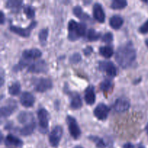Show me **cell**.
Listing matches in <instances>:
<instances>
[{
  "label": "cell",
  "instance_id": "1",
  "mask_svg": "<svg viewBox=\"0 0 148 148\" xmlns=\"http://www.w3.org/2000/svg\"><path fill=\"white\" fill-rule=\"evenodd\" d=\"M137 53L132 41L126 42L119 46L116 51L115 59L120 66L128 68L135 61Z\"/></svg>",
  "mask_w": 148,
  "mask_h": 148
},
{
  "label": "cell",
  "instance_id": "2",
  "mask_svg": "<svg viewBox=\"0 0 148 148\" xmlns=\"http://www.w3.org/2000/svg\"><path fill=\"white\" fill-rule=\"evenodd\" d=\"M87 26L83 23H77L74 20H71L68 23V39L71 41L77 40L86 33Z\"/></svg>",
  "mask_w": 148,
  "mask_h": 148
},
{
  "label": "cell",
  "instance_id": "3",
  "mask_svg": "<svg viewBox=\"0 0 148 148\" xmlns=\"http://www.w3.org/2000/svg\"><path fill=\"white\" fill-rule=\"evenodd\" d=\"M33 88L36 91L39 92H44L52 88V81L49 78H34L32 79Z\"/></svg>",
  "mask_w": 148,
  "mask_h": 148
},
{
  "label": "cell",
  "instance_id": "4",
  "mask_svg": "<svg viewBox=\"0 0 148 148\" xmlns=\"http://www.w3.org/2000/svg\"><path fill=\"white\" fill-rule=\"evenodd\" d=\"M38 119L39 122V131L43 134H46L49 128V112L45 108H40L38 111Z\"/></svg>",
  "mask_w": 148,
  "mask_h": 148
},
{
  "label": "cell",
  "instance_id": "5",
  "mask_svg": "<svg viewBox=\"0 0 148 148\" xmlns=\"http://www.w3.org/2000/svg\"><path fill=\"white\" fill-rule=\"evenodd\" d=\"M66 121L68 125V129H69V132L70 133L71 136L75 140L79 138L81 135V130L79 129L76 119L74 117H72V116L69 115L66 116Z\"/></svg>",
  "mask_w": 148,
  "mask_h": 148
},
{
  "label": "cell",
  "instance_id": "6",
  "mask_svg": "<svg viewBox=\"0 0 148 148\" xmlns=\"http://www.w3.org/2000/svg\"><path fill=\"white\" fill-rule=\"evenodd\" d=\"M62 135H63L62 127L61 126H56L49 134V139L51 145L53 147H57L62 139Z\"/></svg>",
  "mask_w": 148,
  "mask_h": 148
},
{
  "label": "cell",
  "instance_id": "7",
  "mask_svg": "<svg viewBox=\"0 0 148 148\" xmlns=\"http://www.w3.org/2000/svg\"><path fill=\"white\" fill-rule=\"evenodd\" d=\"M99 69L111 77H114L117 75V69L112 62L101 61L99 62Z\"/></svg>",
  "mask_w": 148,
  "mask_h": 148
},
{
  "label": "cell",
  "instance_id": "8",
  "mask_svg": "<svg viewBox=\"0 0 148 148\" xmlns=\"http://www.w3.org/2000/svg\"><path fill=\"white\" fill-rule=\"evenodd\" d=\"M36 25H37L36 21H32L31 23L30 24V25L27 26L25 28H23V27H17V26L14 25H11L10 27V31L13 32L14 33H16V34H17L18 36L26 38L30 36V33H31L32 30L36 27Z\"/></svg>",
  "mask_w": 148,
  "mask_h": 148
},
{
  "label": "cell",
  "instance_id": "9",
  "mask_svg": "<svg viewBox=\"0 0 148 148\" xmlns=\"http://www.w3.org/2000/svg\"><path fill=\"white\" fill-rule=\"evenodd\" d=\"M48 71V66L44 60H38L29 65L27 72L31 73H45Z\"/></svg>",
  "mask_w": 148,
  "mask_h": 148
},
{
  "label": "cell",
  "instance_id": "10",
  "mask_svg": "<svg viewBox=\"0 0 148 148\" xmlns=\"http://www.w3.org/2000/svg\"><path fill=\"white\" fill-rule=\"evenodd\" d=\"M17 108V103L14 100H9L7 103H6V105L1 106V109H0L1 116L2 118L9 117L11 114H12L15 111Z\"/></svg>",
  "mask_w": 148,
  "mask_h": 148
},
{
  "label": "cell",
  "instance_id": "11",
  "mask_svg": "<svg viewBox=\"0 0 148 148\" xmlns=\"http://www.w3.org/2000/svg\"><path fill=\"white\" fill-rule=\"evenodd\" d=\"M110 109L108 106H106L104 103H100L95 107L94 109V115L98 119L101 121L106 120L108 117V114H109Z\"/></svg>",
  "mask_w": 148,
  "mask_h": 148
},
{
  "label": "cell",
  "instance_id": "12",
  "mask_svg": "<svg viewBox=\"0 0 148 148\" xmlns=\"http://www.w3.org/2000/svg\"><path fill=\"white\" fill-rule=\"evenodd\" d=\"M130 107V103L127 98H119L114 104V108L117 112H124Z\"/></svg>",
  "mask_w": 148,
  "mask_h": 148
},
{
  "label": "cell",
  "instance_id": "13",
  "mask_svg": "<svg viewBox=\"0 0 148 148\" xmlns=\"http://www.w3.org/2000/svg\"><path fill=\"white\" fill-rule=\"evenodd\" d=\"M35 97L33 94L29 92H23L20 98V102L22 106L25 108H30L33 106L35 103Z\"/></svg>",
  "mask_w": 148,
  "mask_h": 148
},
{
  "label": "cell",
  "instance_id": "14",
  "mask_svg": "<svg viewBox=\"0 0 148 148\" xmlns=\"http://www.w3.org/2000/svg\"><path fill=\"white\" fill-rule=\"evenodd\" d=\"M93 17L99 23H103L106 20V14L103 9L102 5L100 3H95L93 5Z\"/></svg>",
  "mask_w": 148,
  "mask_h": 148
},
{
  "label": "cell",
  "instance_id": "15",
  "mask_svg": "<svg viewBox=\"0 0 148 148\" xmlns=\"http://www.w3.org/2000/svg\"><path fill=\"white\" fill-rule=\"evenodd\" d=\"M42 56L41 51L38 49H26L23 51L22 53L24 60H31V59H36Z\"/></svg>",
  "mask_w": 148,
  "mask_h": 148
},
{
  "label": "cell",
  "instance_id": "16",
  "mask_svg": "<svg viewBox=\"0 0 148 148\" xmlns=\"http://www.w3.org/2000/svg\"><path fill=\"white\" fill-rule=\"evenodd\" d=\"M69 96L70 97L71 108L73 109H79L82 106V101L79 93L77 92H71L69 93Z\"/></svg>",
  "mask_w": 148,
  "mask_h": 148
},
{
  "label": "cell",
  "instance_id": "17",
  "mask_svg": "<svg viewBox=\"0 0 148 148\" xmlns=\"http://www.w3.org/2000/svg\"><path fill=\"white\" fill-rule=\"evenodd\" d=\"M17 119L20 124H25V125H27V124H29L35 121V119L33 117V114L30 112H27V111L20 112L17 116Z\"/></svg>",
  "mask_w": 148,
  "mask_h": 148
},
{
  "label": "cell",
  "instance_id": "18",
  "mask_svg": "<svg viewBox=\"0 0 148 148\" xmlns=\"http://www.w3.org/2000/svg\"><path fill=\"white\" fill-rule=\"evenodd\" d=\"M84 98L88 105H92L95 101V88L93 86L90 85L89 87L86 88L85 91V95Z\"/></svg>",
  "mask_w": 148,
  "mask_h": 148
},
{
  "label": "cell",
  "instance_id": "19",
  "mask_svg": "<svg viewBox=\"0 0 148 148\" xmlns=\"http://www.w3.org/2000/svg\"><path fill=\"white\" fill-rule=\"evenodd\" d=\"M4 143L6 145L15 146V147H21L23 145V142L20 139L11 134H7L4 140Z\"/></svg>",
  "mask_w": 148,
  "mask_h": 148
},
{
  "label": "cell",
  "instance_id": "20",
  "mask_svg": "<svg viewBox=\"0 0 148 148\" xmlns=\"http://www.w3.org/2000/svg\"><path fill=\"white\" fill-rule=\"evenodd\" d=\"M123 23H124V19L119 14H114L109 20L110 26L115 30L119 29L123 25Z\"/></svg>",
  "mask_w": 148,
  "mask_h": 148
},
{
  "label": "cell",
  "instance_id": "21",
  "mask_svg": "<svg viewBox=\"0 0 148 148\" xmlns=\"http://www.w3.org/2000/svg\"><path fill=\"white\" fill-rule=\"evenodd\" d=\"M23 4V1H20V0H10L6 2L5 7L10 10L13 12H18Z\"/></svg>",
  "mask_w": 148,
  "mask_h": 148
},
{
  "label": "cell",
  "instance_id": "22",
  "mask_svg": "<svg viewBox=\"0 0 148 148\" xmlns=\"http://www.w3.org/2000/svg\"><path fill=\"white\" fill-rule=\"evenodd\" d=\"M73 13L75 16H77L80 20H85V21H89V20H90V17L89 14L84 12L83 10H82L80 6H75L73 8Z\"/></svg>",
  "mask_w": 148,
  "mask_h": 148
},
{
  "label": "cell",
  "instance_id": "23",
  "mask_svg": "<svg viewBox=\"0 0 148 148\" xmlns=\"http://www.w3.org/2000/svg\"><path fill=\"white\" fill-rule=\"evenodd\" d=\"M36 121L33 123H30V124H27V125H25L24 127L20 129L19 130V132L21 135L23 136H28L30 135L31 134H33V132H34L35 129H36Z\"/></svg>",
  "mask_w": 148,
  "mask_h": 148
},
{
  "label": "cell",
  "instance_id": "24",
  "mask_svg": "<svg viewBox=\"0 0 148 148\" xmlns=\"http://www.w3.org/2000/svg\"><path fill=\"white\" fill-rule=\"evenodd\" d=\"M99 52L101 55H102L103 57L106 58V59H109L114 54V49L111 46H101L99 49Z\"/></svg>",
  "mask_w": 148,
  "mask_h": 148
},
{
  "label": "cell",
  "instance_id": "25",
  "mask_svg": "<svg viewBox=\"0 0 148 148\" xmlns=\"http://www.w3.org/2000/svg\"><path fill=\"white\" fill-rule=\"evenodd\" d=\"M20 89H21V88H20V82L16 81V82H13V83H12L11 85L9 86V93H10V95L15 96V95H17L20 93Z\"/></svg>",
  "mask_w": 148,
  "mask_h": 148
},
{
  "label": "cell",
  "instance_id": "26",
  "mask_svg": "<svg viewBox=\"0 0 148 148\" xmlns=\"http://www.w3.org/2000/svg\"><path fill=\"white\" fill-rule=\"evenodd\" d=\"M127 6V1L125 0H114L111 2V7L113 10H121L125 8Z\"/></svg>",
  "mask_w": 148,
  "mask_h": 148
},
{
  "label": "cell",
  "instance_id": "27",
  "mask_svg": "<svg viewBox=\"0 0 148 148\" xmlns=\"http://www.w3.org/2000/svg\"><path fill=\"white\" fill-rule=\"evenodd\" d=\"M100 37H101V33L97 32L95 29L90 28L88 30V34H87V38L90 41H95V40H98Z\"/></svg>",
  "mask_w": 148,
  "mask_h": 148
},
{
  "label": "cell",
  "instance_id": "28",
  "mask_svg": "<svg viewBox=\"0 0 148 148\" xmlns=\"http://www.w3.org/2000/svg\"><path fill=\"white\" fill-rule=\"evenodd\" d=\"M88 139H89L90 140H91V141L93 142V143L95 144V145H96V147L98 148L106 147L105 143H104L103 140L101 138H100V137H96V136L91 135L88 137Z\"/></svg>",
  "mask_w": 148,
  "mask_h": 148
},
{
  "label": "cell",
  "instance_id": "29",
  "mask_svg": "<svg viewBox=\"0 0 148 148\" xmlns=\"http://www.w3.org/2000/svg\"><path fill=\"white\" fill-rule=\"evenodd\" d=\"M48 35H49V29L43 28L38 33V39L40 43L43 45H45L47 40Z\"/></svg>",
  "mask_w": 148,
  "mask_h": 148
},
{
  "label": "cell",
  "instance_id": "30",
  "mask_svg": "<svg viewBox=\"0 0 148 148\" xmlns=\"http://www.w3.org/2000/svg\"><path fill=\"white\" fill-rule=\"evenodd\" d=\"M24 12L26 14L27 17L28 19H31L33 17H34L36 12H35V10L31 5H26L24 7Z\"/></svg>",
  "mask_w": 148,
  "mask_h": 148
},
{
  "label": "cell",
  "instance_id": "31",
  "mask_svg": "<svg viewBox=\"0 0 148 148\" xmlns=\"http://www.w3.org/2000/svg\"><path fill=\"white\" fill-rule=\"evenodd\" d=\"M112 87V82L110 79H105L100 85V88L103 91H108Z\"/></svg>",
  "mask_w": 148,
  "mask_h": 148
},
{
  "label": "cell",
  "instance_id": "32",
  "mask_svg": "<svg viewBox=\"0 0 148 148\" xmlns=\"http://www.w3.org/2000/svg\"><path fill=\"white\" fill-rule=\"evenodd\" d=\"M114 39V36H113L112 33L111 32H108V33H105L102 38V41L105 42L106 43H110L113 41Z\"/></svg>",
  "mask_w": 148,
  "mask_h": 148
},
{
  "label": "cell",
  "instance_id": "33",
  "mask_svg": "<svg viewBox=\"0 0 148 148\" xmlns=\"http://www.w3.org/2000/svg\"><path fill=\"white\" fill-rule=\"evenodd\" d=\"M81 59H82V57H81V55L79 53H74L69 58L70 62L73 64L78 63V62H80Z\"/></svg>",
  "mask_w": 148,
  "mask_h": 148
},
{
  "label": "cell",
  "instance_id": "34",
  "mask_svg": "<svg viewBox=\"0 0 148 148\" xmlns=\"http://www.w3.org/2000/svg\"><path fill=\"white\" fill-rule=\"evenodd\" d=\"M139 31L143 34H146L148 33V20L140 26V28H139Z\"/></svg>",
  "mask_w": 148,
  "mask_h": 148
},
{
  "label": "cell",
  "instance_id": "35",
  "mask_svg": "<svg viewBox=\"0 0 148 148\" xmlns=\"http://www.w3.org/2000/svg\"><path fill=\"white\" fill-rule=\"evenodd\" d=\"M92 51H93V49H92L91 46H87L86 48H85V49H84L83 52H84V54L85 55V56H90V55L92 53Z\"/></svg>",
  "mask_w": 148,
  "mask_h": 148
},
{
  "label": "cell",
  "instance_id": "36",
  "mask_svg": "<svg viewBox=\"0 0 148 148\" xmlns=\"http://www.w3.org/2000/svg\"><path fill=\"white\" fill-rule=\"evenodd\" d=\"M0 23L3 25L4 23V14L2 11H0Z\"/></svg>",
  "mask_w": 148,
  "mask_h": 148
},
{
  "label": "cell",
  "instance_id": "37",
  "mask_svg": "<svg viewBox=\"0 0 148 148\" xmlns=\"http://www.w3.org/2000/svg\"><path fill=\"white\" fill-rule=\"evenodd\" d=\"M123 148H134V146L133 145L132 143H126V144L124 145Z\"/></svg>",
  "mask_w": 148,
  "mask_h": 148
},
{
  "label": "cell",
  "instance_id": "38",
  "mask_svg": "<svg viewBox=\"0 0 148 148\" xmlns=\"http://www.w3.org/2000/svg\"><path fill=\"white\" fill-rule=\"evenodd\" d=\"M145 130H146V131H147V134H148V123H147V126H146V127H145Z\"/></svg>",
  "mask_w": 148,
  "mask_h": 148
},
{
  "label": "cell",
  "instance_id": "39",
  "mask_svg": "<svg viewBox=\"0 0 148 148\" xmlns=\"http://www.w3.org/2000/svg\"><path fill=\"white\" fill-rule=\"evenodd\" d=\"M145 44H146V46H147L148 47V38L146 39V40H145Z\"/></svg>",
  "mask_w": 148,
  "mask_h": 148
},
{
  "label": "cell",
  "instance_id": "40",
  "mask_svg": "<svg viewBox=\"0 0 148 148\" xmlns=\"http://www.w3.org/2000/svg\"><path fill=\"white\" fill-rule=\"evenodd\" d=\"M74 148H83V147H82L81 146H75Z\"/></svg>",
  "mask_w": 148,
  "mask_h": 148
},
{
  "label": "cell",
  "instance_id": "41",
  "mask_svg": "<svg viewBox=\"0 0 148 148\" xmlns=\"http://www.w3.org/2000/svg\"><path fill=\"white\" fill-rule=\"evenodd\" d=\"M138 148H145L144 147H143V145H140V146H139V147Z\"/></svg>",
  "mask_w": 148,
  "mask_h": 148
}]
</instances>
